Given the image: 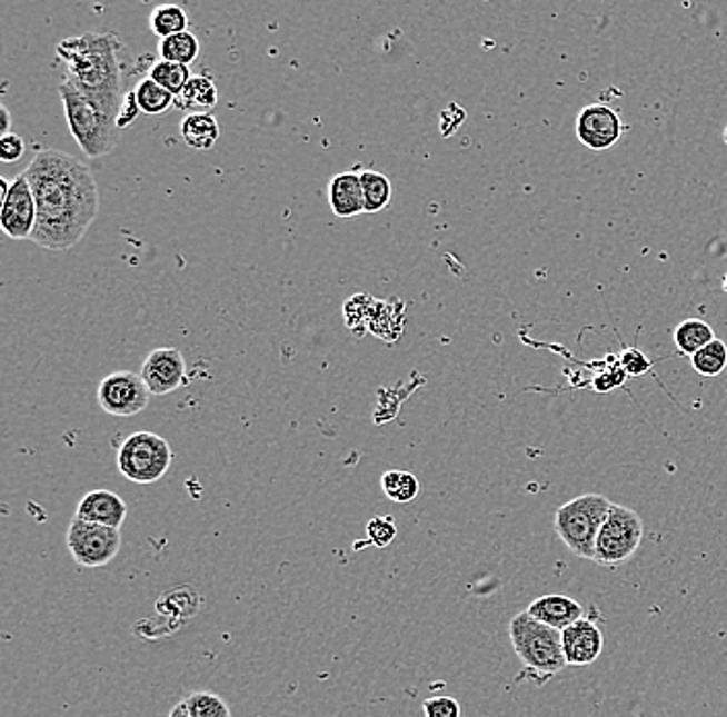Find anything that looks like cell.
I'll use <instances>...</instances> for the list:
<instances>
[{
    "label": "cell",
    "instance_id": "6da1fadb",
    "mask_svg": "<svg viewBox=\"0 0 727 717\" xmlns=\"http://www.w3.org/2000/svg\"><path fill=\"white\" fill-rule=\"evenodd\" d=\"M38 206L31 240L48 250H69L83 240L100 211V191L88 163L59 149H40L23 170Z\"/></svg>",
    "mask_w": 727,
    "mask_h": 717
},
{
    "label": "cell",
    "instance_id": "7a4b0ae2",
    "mask_svg": "<svg viewBox=\"0 0 727 717\" xmlns=\"http://www.w3.org/2000/svg\"><path fill=\"white\" fill-rule=\"evenodd\" d=\"M120 48L117 33L98 31L79 33L57 46V54L67 67V81L114 120L125 102Z\"/></svg>",
    "mask_w": 727,
    "mask_h": 717
},
{
    "label": "cell",
    "instance_id": "3957f363",
    "mask_svg": "<svg viewBox=\"0 0 727 717\" xmlns=\"http://www.w3.org/2000/svg\"><path fill=\"white\" fill-rule=\"evenodd\" d=\"M60 100L64 106V118L71 129L77 146L88 158H102L120 143V129L117 120L108 117L102 108L91 102L67 79L60 83Z\"/></svg>",
    "mask_w": 727,
    "mask_h": 717
},
{
    "label": "cell",
    "instance_id": "277c9868",
    "mask_svg": "<svg viewBox=\"0 0 727 717\" xmlns=\"http://www.w3.org/2000/svg\"><path fill=\"white\" fill-rule=\"evenodd\" d=\"M510 644L524 661L525 670L548 680L567 668L562 651V630L552 629L536 620L527 610L515 616L509 625Z\"/></svg>",
    "mask_w": 727,
    "mask_h": 717
},
{
    "label": "cell",
    "instance_id": "5b68a950",
    "mask_svg": "<svg viewBox=\"0 0 727 717\" xmlns=\"http://www.w3.org/2000/svg\"><path fill=\"white\" fill-rule=\"evenodd\" d=\"M611 505L614 502L601 495H582L568 500L556 511L554 529L575 557L596 562L597 536Z\"/></svg>",
    "mask_w": 727,
    "mask_h": 717
},
{
    "label": "cell",
    "instance_id": "8992f818",
    "mask_svg": "<svg viewBox=\"0 0 727 717\" xmlns=\"http://www.w3.org/2000/svg\"><path fill=\"white\" fill-rule=\"evenodd\" d=\"M120 474L135 484H156L172 466L170 442L149 430H139L120 445Z\"/></svg>",
    "mask_w": 727,
    "mask_h": 717
},
{
    "label": "cell",
    "instance_id": "52a82bcc",
    "mask_svg": "<svg viewBox=\"0 0 727 717\" xmlns=\"http://www.w3.org/2000/svg\"><path fill=\"white\" fill-rule=\"evenodd\" d=\"M645 536L640 515L623 505H611L610 512L599 529L596 542V562L599 567H623L637 555Z\"/></svg>",
    "mask_w": 727,
    "mask_h": 717
},
{
    "label": "cell",
    "instance_id": "ba28073f",
    "mask_svg": "<svg viewBox=\"0 0 727 717\" xmlns=\"http://www.w3.org/2000/svg\"><path fill=\"white\" fill-rule=\"evenodd\" d=\"M122 536L120 529L98 526L81 519H73L67 531V548L74 562L86 569H98L110 565L120 552Z\"/></svg>",
    "mask_w": 727,
    "mask_h": 717
},
{
    "label": "cell",
    "instance_id": "9c48e42d",
    "mask_svg": "<svg viewBox=\"0 0 727 717\" xmlns=\"http://www.w3.org/2000/svg\"><path fill=\"white\" fill-rule=\"evenodd\" d=\"M151 391L141 372L118 370L108 375L98 387V404L106 414L117 418H131L146 410Z\"/></svg>",
    "mask_w": 727,
    "mask_h": 717
},
{
    "label": "cell",
    "instance_id": "30bf717a",
    "mask_svg": "<svg viewBox=\"0 0 727 717\" xmlns=\"http://www.w3.org/2000/svg\"><path fill=\"white\" fill-rule=\"evenodd\" d=\"M38 223V206L28 176H16L0 207V228L11 240H31Z\"/></svg>",
    "mask_w": 727,
    "mask_h": 717
},
{
    "label": "cell",
    "instance_id": "8fae6325",
    "mask_svg": "<svg viewBox=\"0 0 727 717\" xmlns=\"http://www.w3.org/2000/svg\"><path fill=\"white\" fill-rule=\"evenodd\" d=\"M577 139L591 151H606L616 146L625 132V125L616 110L606 103H591L577 117Z\"/></svg>",
    "mask_w": 727,
    "mask_h": 717
},
{
    "label": "cell",
    "instance_id": "7c38bea8",
    "mask_svg": "<svg viewBox=\"0 0 727 717\" xmlns=\"http://www.w3.org/2000/svg\"><path fill=\"white\" fill-rule=\"evenodd\" d=\"M141 377L151 396L172 394L187 381V362L182 351L176 348H158L149 351L141 367Z\"/></svg>",
    "mask_w": 727,
    "mask_h": 717
},
{
    "label": "cell",
    "instance_id": "4fadbf2b",
    "mask_svg": "<svg viewBox=\"0 0 727 717\" xmlns=\"http://www.w3.org/2000/svg\"><path fill=\"white\" fill-rule=\"evenodd\" d=\"M562 651L567 666H591L604 651V633L594 620L581 618L562 630Z\"/></svg>",
    "mask_w": 727,
    "mask_h": 717
},
{
    "label": "cell",
    "instance_id": "5bb4252c",
    "mask_svg": "<svg viewBox=\"0 0 727 717\" xmlns=\"http://www.w3.org/2000/svg\"><path fill=\"white\" fill-rule=\"evenodd\" d=\"M129 507L122 498L112 490H91L77 505L74 519L98 524V526L120 529L127 519Z\"/></svg>",
    "mask_w": 727,
    "mask_h": 717
},
{
    "label": "cell",
    "instance_id": "9a60e30c",
    "mask_svg": "<svg viewBox=\"0 0 727 717\" xmlns=\"http://www.w3.org/2000/svg\"><path fill=\"white\" fill-rule=\"evenodd\" d=\"M527 613L539 623H544V625H548V627L556 630L568 629L570 625H575L577 620L585 618L581 604L568 598V596H562V594L541 596L538 600L529 604Z\"/></svg>",
    "mask_w": 727,
    "mask_h": 717
},
{
    "label": "cell",
    "instance_id": "2e32d148",
    "mask_svg": "<svg viewBox=\"0 0 727 717\" xmlns=\"http://www.w3.org/2000/svg\"><path fill=\"white\" fill-rule=\"evenodd\" d=\"M329 206L341 220L364 213V192L360 175L341 172L329 180Z\"/></svg>",
    "mask_w": 727,
    "mask_h": 717
},
{
    "label": "cell",
    "instance_id": "e0dca14e",
    "mask_svg": "<svg viewBox=\"0 0 727 717\" xmlns=\"http://www.w3.org/2000/svg\"><path fill=\"white\" fill-rule=\"evenodd\" d=\"M182 141L197 151H207L218 143L219 122L211 112H190L180 122Z\"/></svg>",
    "mask_w": 727,
    "mask_h": 717
},
{
    "label": "cell",
    "instance_id": "ac0fdd59",
    "mask_svg": "<svg viewBox=\"0 0 727 717\" xmlns=\"http://www.w3.org/2000/svg\"><path fill=\"white\" fill-rule=\"evenodd\" d=\"M218 103V88L209 77H192L189 86L176 98L175 108L209 112Z\"/></svg>",
    "mask_w": 727,
    "mask_h": 717
},
{
    "label": "cell",
    "instance_id": "d6986e66",
    "mask_svg": "<svg viewBox=\"0 0 727 717\" xmlns=\"http://www.w3.org/2000/svg\"><path fill=\"white\" fill-rule=\"evenodd\" d=\"M360 182H362L364 213L366 216L379 213L391 203L394 187L387 176L375 172V170H364L360 172Z\"/></svg>",
    "mask_w": 727,
    "mask_h": 717
},
{
    "label": "cell",
    "instance_id": "ffe728a7",
    "mask_svg": "<svg viewBox=\"0 0 727 717\" xmlns=\"http://www.w3.org/2000/svg\"><path fill=\"white\" fill-rule=\"evenodd\" d=\"M713 339H715L713 327L709 322L703 321V319L683 321L676 327V331H674L676 348L683 351L684 356H690V358L698 350H703L705 346H709Z\"/></svg>",
    "mask_w": 727,
    "mask_h": 717
},
{
    "label": "cell",
    "instance_id": "44dd1931",
    "mask_svg": "<svg viewBox=\"0 0 727 717\" xmlns=\"http://www.w3.org/2000/svg\"><path fill=\"white\" fill-rule=\"evenodd\" d=\"M158 50H160L161 60L190 67L195 60L199 59L201 44H199V38L192 31H182V33H176V36L166 38V40H160Z\"/></svg>",
    "mask_w": 727,
    "mask_h": 717
},
{
    "label": "cell",
    "instance_id": "7402d4cb",
    "mask_svg": "<svg viewBox=\"0 0 727 717\" xmlns=\"http://www.w3.org/2000/svg\"><path fill=\"white\" fill-rule=\"evenodd\" d=\"M380 486H382L385 497L397 505L411 502L420 495V480L414 474L401 471V469H391V471L382 474Z\"/></svg>",
    "mask_w": 727,
    "mask_h": 717
},
{
    "label": "cell",
    "instance_id": "603a6c76",
    "mask_svg": "<svg viewBox=\"0 0 727 717\" xmlns=\"http://www.w3.org/2000/svg\"><path fill=\"white\" fill-rule=\"evenodd\" d=\"M149 28L160 40H166V38L176 36V33L189 31V16L178 4H161V7L151 11Z\"/></svg>",
    "mask_w": 727,
    "mask_h": 717
},
{
    "label": "cell",
    "instance_id": "cb8c5ba5",
    "mask_svg": "<svg viewBox=\"0 0 727 717\" xmlns=\"http://www.w3.org/2000/svg\"><path fill=\"white\" fill-rule=\"evenodd\" d=\"M137 102L141 112L147 117H160L166 114L170 108H175L176 98L168 91V89L158 86L153 79H143L137 89H135Z\"/></svg>",
    "mask_w": 727,
    "mask_h": 717
},
{
    "label": "cell",
    "instance_id": "d4e9b609",
    "mask_svg": "<svg viewBox=\"0 0 727 717\" xmlns=\"http://www.w3.org/2000/svg\"><path fill=\"white\" fill-rule=\"evenodd\" d=\"M149 79H153L158 86L168 89L175 98H178L185 91V88L189 86L192 74H190L189 67H185V64L158 60L149 71Z\"/></svg>",
    "mask_w": 727,
    "mask_h": 717
},
{
    "label": "cell",
    "instance_id": "484cf974",
    "mask_svg": "<svg viewBox=\"0 0 727 717\" xmlns=\"http://www.w3.org/2000/svg\"><path fill=\"white\" fill-rule=\"evenodd\" d=\"M690 365L703 377H719L727 368L726 343L715 337L709 346H705L690 358Z\"/></svg>",
    "mask_w": 727,
    "mask_h": 717
},
{
    "label": "cell",
    "instance_id": "4316f807",
    "mask_svg": "<svg viewBox=\"0 0 727 717\" xmlns=\"http://www.w3.org/2000/svg\"><path fill=\"white\" fill-rule=\"evenodd\" d=\"M185 703H187L192 717H232L228 703L211 690L192 693Z\"/></svg>",
    "mask_w": 727,
    "mask_h": 717
},
{
    "label": "cell",
    "instance_id": "83f0119b",
    "mask_svg": "<svg viewBox=\"0 0 727 717\" xmlns=\"http://www.w3.org/2000/svg\"><path fill=\"white\" fill-rule=\"evenodd\" d=\"M366 534H368V544L377 548H387L397 538V526L391 517H375L368 521Z\"/></svg>",
    "mask_w": 727,
    "mask_h": 717
},
{
    "label": "cell",
    "instance_id": "f1b7e54d",
    "mask_svg": "<svg viewBox=\"0 0 727 717\" xmlns=\"http://www.w3.org/2000/svg\"><path fill=\"white\" fill-rule=\"evenodd\" d=\"M424 717H461V705L449 695H438L424 701Z\"/></svg>",
    "mask_w": 727,
    "mask_h": 717
},
{
    "label": "cell",
    "instance_id": "f546056e",
    "mask_svg": "<svg viewBox=\"0 0 727 717\" xmlns=\"http://www.w3.org/2000/svg\"><path fill=\"white\" fill-rule=\"evenodd\" d=\"M620 367H623L626 375L640 377V375H645L651 368V362H649V358L643 351L637 350V348H628V350L620 353Z\"/></svg>",
    "mask_w": 727,
    "mask_h": 717
},
{
    "label": "cell",
    "instance_id": "4dcf8cb0",
    "mask_svg": "<svg viewBox=\"0 0 727 717\" xmlns=\"http://www.w3.org/2000/svg\"><path fill=\"white\" fill-rule=\"evenodd\" d=\"M26 156V141L16 132L0 139V160L4 163H16Z\"/></svg>",
    "mask_w": 727,
    "mask_h": 717
},
{
    "label": "cell",
    "instance_id": "1f68e13d",
    "mask_svg": "<svg viewBox=\"0 0 727 717\" xmlns=\"http://www.w3.org/2000/svg\"><path fill=\"white\" fill-rule=\"evenodd\" d=\"M139 112H141V108H139V102H137V96H135V91H129V93L125 96V102H122L120 112H118V129L122 131V129L131 127L132 122L139 118Z\"/></svg>",
    "mask_w": 727,
    "mask_h": 717
},
{
    "label": "cell",
    "instance_id": "d6a6232c",
    "mask_svg": "<svg viewBox=\"0 0 727 717\" xmlns=\"http://www.w3.org/2000/svg\"><path fill=\"white\" fill-rule=\"evenodd\" d=\"M625 377L626 372L623 370V367H620V365H616V367L611 368L610 372H606V375L597 377L596 382H594V387H596L597 391L606 394V391H610V389H614V387L623 385V382H625Z\"/></svg>",
    "mask_w": 727,
    "mask_h": 717
},
{
    "label": "cell",
    "instance_id": "836d02e7",
    "mask_svg": "<svg viewBox=\"0 0 727 717\" xmlns=\"http://www.w3.org/2000/svg\"><path fill=\"white\" fill-rule=\"evenodd\" d=\"M0 118H2V127H0V135L7 137L11 135V112L7 106H0Z\"/></svg>",
    "mask_w": 727,
    "mask_h": 717
},
{
    "label": "cell",
    "instance_id": "e575fe53",
    "mask_svg": "<svg viewBox=\"0 0 727 717\" xmlns=\"http://www.w3.org/2000/svg\"><path fill=\"white\" fill-rule=\"evenodd\" d=\"M168 717H192L190 716L189 707H187V703H178V705H175L172 707V711H170V716Z\"/></svg>",
    "mask_w": 727,
    "mask_h": 717
},
{
    "label": "cell",
    "instance_id": "d590c367",
    "mask_svg": "<svg viewBox=\"0 0 727 717\" xmlns=\"http://www.w3.org/2000/svg\"><path fill=\"white\" fill-rule=\"evenodd\" d=\"M724 141H726V146H727V125H726V129H724Z\"/></svg>",
    "mask_w": 727,
    "mask_h": 717
},
{
    "label": "cell",
    "instance_id": "8d00e7d4",
    "mask_svg": "<svg viewBox=\"0 0 727 717\" xmlns=\"http://www.w3.org/2000/svg\"><path fill=\"white\" fill-rule=\"evenodd\" d=\"M724 290H726L727 293V273H726V278H724Z\"/></svg>",
    "mask_w": 727,
    "mask_h": 717
}]
</instances>
